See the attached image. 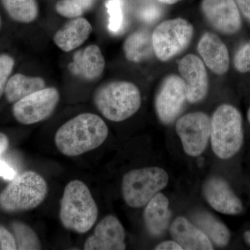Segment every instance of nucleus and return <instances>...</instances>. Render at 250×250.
Returning a JSON list of instances; mask_svg holds the SVG:
<instances>
[{
  "label": "nucleus",
  "instance_id": "obj_19",
  "mask_svg": "<svg viewBox=\"0 0 250 250\" xmlns=\"http://www.w3.org/2000/svg\"><path fill=\"white\" fill-rule=\"evenodd\" d=\"M169 200L161 192L156 194L147 205L143 213L147 231L153 236H160L168 228L171 218Z\"/></svg>",
  "mask_w": 250,
  "mask_h": 250
},
{
  "label": "nucleus",
  "instance_id": "obj_32",
  "mask_svg": "<svg viewBox=\"0 0 250 250\" xmlns=\"http://www.w3.org/2000/svg\"><path fill=\"white\" fill-rule=\"evenodd\" d=\"M156 250H183L178 243L175 241H164L159 243L154 248Z\"/></svg>",
  "mask_w": 250,
  "mask_h": 250
},
{
  "label": "nucleus",
  "instance_id": "obj_23",
  "mask_svg": "<svg viewBox=\"0 0 250 250\" xmlns=\"http://www.w3.org/2000/svg\"><path fill=\"white\" fill-rule=\"evenodd\" d=\"M10 17L17 22L30 23L39 16L36 0H1Z\"/></svg>",
  "mask_w": 250,
  "mask_h": 250
},
{
  "label": "nucleus",
  "instance_id": "obj_15",
  "mask_svg": "<svg viewBox=\"0 0 250 250\" xmlns=\"http://www.w3.org/2000/svg\"><path fill=\"white\" fill-rule=\"evenodd\" d=\"M74 76L86 82H93L101 76L105 68V59L101 49L96 45L87 46L73 55V61L67 65Z\"/></svg>",
  "mask_w": 250,
  "mask_h": 250
},
{
  "label": "nucleus",
  "instance_id": "obj_4",
  "mask_svg": "<svg viewBox=\"0 0 250 250\" xmlns=\"http://www.w3.org/2000/svg\"><path fill=\"white\" fill-rule=\"evenodd\" d=\"M212 149L220 159H231L241 151L244 143L243 118L238 108L231 104L220 105L210 120Z\"/></svg>",
  "mask_w": 250,
  "mask_h": 250
},
{
  "label": "nucleus",
  "instance_id": "obj_20",
  "mask_svg": "<svg viewBox=\"0 0 250 250\" xmlns=\"http://www.w3.org/2000/svg\"><path fill=\"white\" fill-rule=\"evenodd\" d=\"M195 225L208 236L210 241L218 247H226L231 240V232L228 227L214 215L200 211L192 216Z\"/></svg>",
  "mask_w": 250,
  "mask_h": 250
},
{
  "label": "nucleus",
  "instance_id": "obj_29",
  "mask_svg": "<svg viewBox=\"0 0 250 250\" xmlns=\"http://www.w3.org/2000/svg\"><path fill=\"white\" fill-rule=\"evenodd\" d=\"M0 250H17L14 235L1 225H0Z\"/></svg>",
  "mask_w": 250,
  "mask_h": 250
},
{
  "label": "nucleus",
  "instance_id": "obj_38",
  "mask_svg": "<svg viewBox=\"0 0 250 250\" xmlns=\"http://www.w3.org/2000/svg\"><path fill=\"white\" fill-rule=\"evenodd\" d=\"M1 24H2V21H1V15H0V29H1Z\"/></svg>",
  "mask_w": 250,
  "mask_h": 250
},
{
  "label": "nucleus",
  "instance_id": "obj_33",
  "mask_svg": "<svg viewBox=\"0 0 250 250\" xmlns=\"http://www.w3.org/2000/svg\"><path fill=\"white\" fill-rule=\"evenodd\" d=\"M9 146V140L6 134L0 132V157L2 155Z\"/></svg>",
  "mask_w": 250,
  "mask_h": 250
},
{
  "label": "nucleus",
  "instance_id": "obj_31",
  "mask_svg": "<svg viewBox=\"0 0 250 250\" xmlns=\"http://www.w3.org/2000/svg\"><path fill=\"white\" fill-rule=\"evenodd\" d=\"M239 9L247 21L250 23V0H234Z\"/></svg>",
  "mask_w": 250,
  "mask_h": 250
},
{
  "label": "nucleus",
  "instance_id": "obj_9",
  "mask_svg": "<svg viewBox=\"0 0 250 250\" xmlns=\"http://www.w3.org/2000/svg\"><path fill=\"white\" fill-rule=\"evenodd\" d=\"M184 152L195 157L205 150L210 136V119L203 112H193L181 117L176 123Z\"/></svg>",
  "mask_w": 250,
  "mask_h": 250
},
{
  "label": "nucleus",
  "instance_id": "obj_18",
  "mask_svg": "<svg viewBox=\"0 0 250 250\" xmlns=\"http://www.w3.org/2000/svg\"><path fill=\"white\" fill-rule=\"evenodd\" d=\"M92 31L93 27L86 19L73 18L56 32L54 42L64 52H71L89 38Z\"/></svg>",
  "mask_w": 250,
  "mask_h": 250
},
{
  "label": "nucleus",
  "instance_id": "obj_13",
  "mask_svg": "<svg viewBox=\"0 0 250 250\" xmlns=\"http://www.w3.org/2000/svg\"><path fill=\"white\" fill-rule=\"evenodd\" d=\"M208 205L219 213L236 215L243 213L244 206L232 188L225 179L211 177L206 181L202 188Z\"/></svg>",
  "mask_w": 250,
  "mask_h": 250
},
{
  "label": "nucleus",
  "instance_id": "obj_36",
  "mask_svg": "<svg viewBox=\"0 0 250 250\" xmlns=\"http://www.w3.org/2000/svg\"><path fill=\"white\" fill-rule=\"evenodd\" d=\"M159 1L166 4H174L179 2L181 0H159Z\"/></svg>",
  "mask_w": 250,
  "mask_h": 250
},
{
  "label": "nucleus",
  "instance_id": "obj_1",
  "mask_svg": "<svg viewBox=\"0 0 250 250\" xmlns=\"http://www.w3.org/2000/svg\"><path fill=\"white\" fill-rule=\"evenodd\" d=\"M108 129L98 115L81 113L59 127L54 141L59 152L75 157L101 146L107 139Z\"/></svg>",
  "mask_w": 250,
  "mask_h": 250
},
{
  "label": "nucleus",
  "instance_id": "obj_24",
  "mask_svg": "<svg viewBox=\"0 0 250 250\" xmlns=\"http://www.w3.org/2000/svg\"><path fill=\"white\" fill-rule=\"evenodd\" d=\"M17 250H41L42 246L35 231L26 224L14 222L11 224Z\"/></svg>",
  "mask_w": 250,
  "mask_h": 250
},
{
  "label": "nucleus",
  "instance_id": "obj_16",
  "mask_svg": "<svg viewBox=\"0 0 250 250\" xmlns=\"http://www.w3.org/2000/svg\"><path fill=\"white\" fill-rule=\"evenodd\" d=\"M197 51L202 62L213 73L223 75L229 67L228 47L218 36L206 32L199 41Z\"/></svg>",
  "mask_w": 250,
  "mask_h": 250
},
{
  "label": "nucleus",
  "instance_id": "obj_7",
  "mask_svg": "<svg viewBox=\"0 0 250 250\" xmlns=\"http://www.w3.org/2000/svg\"><path fill=\"white\" fill-rule=\"evenodd\" d=\"M193 34V26L184 18L164 21L152 34L154 54L161 62H168L187 48Z\"/></svg>",
  "mask_w": 250,
  "mask_h": 250
},
{
  "label": "nucleus",
  "instance_id": "obj_35",
  "mask_svg": "<svg viewBox=\"0 0 250 250\" xmlns=\"http://www.w3.org/2000/svg\"><path fill=\"white\" fill-rule=\"evenodd\" d=\"M243 238H244V241H246L247 244L250 246V229L245 231L244 234H243Z\"/></svg>",
  "mask_w": 250,
  "mask_h": 250
},
{
  "label": "nucleus",
  "instance_id": "obj_25",
  "mask_svg": "<svg viewBox=\"0 0 250 250\" xmlns=\"http://www.w3.org/2000/svg\"><path fill=\"white\" fill-rule=\"evenodd\" d=\"M106 7L109 15L108 29L116 34L123 29L124 24L123 2L121 0H108L106 3Z\"/></svg>",
  "mask_w": 250,
  "mask_h": 250
},
{
  "label": "nucleus",
  "instance_id": "obj_30",
  "mask_svg": "<svg viewBox=\"0 0 250 250\" xmlns=\"http://www.w3.org/2000/svg\"><path fill=\"white\" fill-rule=\"evenodd\" d=\"M16 172L7 163L0 160V177L6 180H13L16 178Z\"/></svg>",
  "mask_w": 250,
  "mask_h": 250
},
{
  "label": "nucleus",
  "instance_id": "obj_34",
  "mask_svg": "<svg viewBox=\"0 0 250 250\" xmlns=\"http://www.w3.org/2000/svg\"><path fill=\"white\" fill-rule=\"evenodd\" d=\"M159 14V11H158L156 8H150L146 13V16L145 18L146 20H148V21H152V20L155 19Z\"/></svg>",
  "mask_w": 250,
  "mask_h": 250
},
{
  "label": "nucleus",
  "instance_id": "obj_5",
  "mask_svg": "<svg viewBox=\"0 0 250 250\" xmlns=\"http://www.w3.org/2000/svg\"><path fill=\"white\" fill-rule=\"evenodd\" d=\"M48 186L34 171H26L13 179L0 193V209L18 213L34 209L45 200Z\"/></svg>",
  "mask_w": 250,
  "mask_h": 250
},
{
  "label": "nucleus",
  "instance_id": "obj_10",
  "mask_svg": "<svg viewBox=\"0 0 250 250\" xmlns=\"http://www.w3.org/2000/svg\"><path fill=\"white\" fill-rule=\"evenodd\" d=\"M187 100L186 86L182 77L177 75L166 77L155 98L156 114L164 124L172 123L180 114Z\"/></svg>",
  "mask_w": 250,
  "mask_h": 250
},
{
  "label": "nucleus",
  "instance_id": "obj_17",
  "mask_svg": "<svg viewBox=\"0 0 250 250\" xmlns=\"http://www.w3.org/2000/svg\"><path fill=\"white\" fill-rule=\"evenodd\" d=\"M170 232L174 241L184 250H212L213 246L208 236L187 218L179 216L172 222Z\"/></svg>",
  "mask_w": 250,
  "mask_h": 250
},
{
  "label": "nucleus",
  "instance_id": "obj_2",
  "mask_svg": "<svg viewBox=\"0 0 250 250\" xmlns=\"http://www.w3.org/2000/svg\"><path fill=\"white\" fill-rule=\"evenodd\" d=\"M98 212V205L83 182L72 180L65 186L59 210L64 228L77 233H86L96 223Z\"/></svg>",
  "mask_w": 250,
  "mask_h": 250
},
{
  "label": "nucleus",
  "instance_id": "obj_8",
  "mask_svg": "<svg viewBox=\"0 0 250 250\" xmlns=\"http://www.w3.org/2000/svg\"><path fill=\"white\" fill-rule=\"evenodd\" d=\"M59 100L60 94L57 88H45L14 103L13 114L21 124H36L52 116Z\"/></svg>",
  "mask_w": 250,
  "mask_h": 250
},
{
  "label": "nucleus",
  "instance_id": "obj_14",
  "mask_svg": "<svg viewBox=\"0 0 250 250\" xmlns=\"http://www.w3.org/2000/svg\"><path fill=\"white\" fill-rule=\"evenodd\" d=\"M126 233L124 227L115 215H108L97 225L94 233L83 245L85 250H124Z\"/></svg>",
  "mask_w": 250,
  "mask_h": 250
},
{
  "label": "nucleus",
  "instance_id": "obj_26",
  "mask_svg": "<svg viewBox=\"0 0 250 250\" xmlns=\"http://www.w3.org/2000/svg\"><path fill=\"white\" fill-rule=\"evenodd\" d=\"M55 9L59 15L67 18H80L85 11L78 0H59Z\"/></svg>",
  "mask_w": 250,
  "mask_h": 250
},
{
  "label": "nucleus",
  "instance_id": "obj_3",
  "mask_svg": "<svg viewBox=\"0 0 250 250\" xmlns=\"http://www.w3.org/2000/svg\"><path fill=\"white\" fill-rule=\"evenodd\" d=\"M93 103L105 118L118 123L127 120L139 111L141 105V92L131 82H107L94 92Z\"/></svg>",
  "mask_w": 250,
  "mask_h": 250
},
{
  "label": "nucleus",
  "instance_id": "obj_12",
  "mask_svg": "<svg viewBox=\"0 0 250 250\" xmlns=\"http://www.w3.org/2000/svg\"><path fill=\"white\" fill-rule=\"evenodd\" d=\"M178 70L185 83L187 101L192 104L201 102L208 90L205 64L197 56L189 54L179 61Z\"/></svg>",
  "mask_w": 250,
  "mask_h": 250
},
{
  "label": "nucleus",
  "instance_id": "obj_22",
  "mask_svg": "<svg viewBox=\"0 0 250 250\" xmlns=\"http://www.w3.org/2000/svg\"><path fill=\"white\" fill-rule=\"evenodd\" d=\"M45 82L39 77L16 74L8 81L5 96L10 103H16L31 94L45 88Z\"/></svg>",
  "mask_w": 250,
  "mask_h": 250
},
{
  "label": "nucleus",
  "instance_id": "obj_11",
  "mask_svg": "<svg viewBox=\"0 0 250 250\" xmlns=\"http://www.w3.org/2000/svg\"><path fill=\"white\" fill-rule=\"evenodd\" d=\"M202 14L215 30L233 35L242 27L241 13L234 0H202Z\"/></svg>",
  "mask_w": 250,
  "mask_h": 250
},
{
  "label": "nucleus",
  "instance_id": "obj_37",
  "mask_svg": "<svg viewBox=\"0 0 250 250\" xmlns=\"http://www.w3.org/2000/svg\"><path fill=\"white\" fill-rule=\"evenodd\" d=\"M247 117H248V121L249 122L250 125V106L249 109H248V113H247Z\"/></svg>",
  "mask_w": 250,
  "mask_h": 250
},
{
  "label": "nucleus",
  "instance_id": "obj_6",
  "mask_svg": "<svg viewBox=\"0 0 250 250\" xmlns=\"http://www.w3.org/2000/svg\"><path fill=\"white\" fill-rule=\"evenodd\" d=\"M168 181V174L161 167H143L129 171L122 181L123 200L131 208H141L165 188Z\"/></svg>",
  "mask_w": 250,
  "mask_h": 250
},
{
  "label": "nucleus",
  "instance_id": "obj_28",
  "mask_svg": "<svg viewBox=\"0 0 250 250\" xmlns=\"http://www.w3.org/2000/svg\"><path fill=\"white\" fill-rule=\"evenodd\" d=\"M233 65L241 73L250 72V41L238 49L233 59Z\"/></svg>",
  "mask_w": 250,
  "mask_h": 250
},
{
  "label": "nucleus",
  "instance_id": "obj_27",
  "mask_svg": "<svg viewBox=\"0 0 250 250\" xmlns=\"http://www.w3.org/2000/svg\"><path fill=\"white\" fill-rule=\"evenodd\" d=\"M14 65L15 61L12 57L9 54H0V98L4 93L5 88Z\"/></svg>",
  "mask_w": 250,
  "mask_h": 250
},
{
  "label": "nucleus",
  "instance_id": "obj_21",
  "mask_svg": "<svg viewBox=\"0 0 250 250\" xmlns=\"http://www.w3.org/2000/svg\"><path fill=\"white\" fill-rule=\"evenodd\" d=\"M126 59L131 62H140L154 54L152 34L147 29H141L130 34L123 44Z\"/></svg>",
  "mask_w": 250,
  "mask_h": 250
}]
</instances>
